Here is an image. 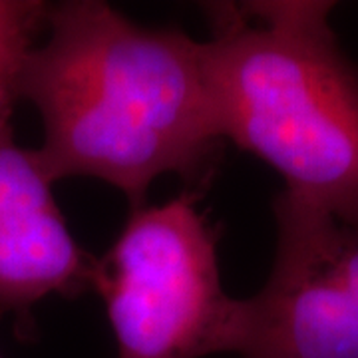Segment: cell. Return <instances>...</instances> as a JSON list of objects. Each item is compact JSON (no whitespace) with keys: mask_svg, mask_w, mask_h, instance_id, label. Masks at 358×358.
I'll return each mask as SVG.
<instances>
[{"mask_svg":"<svg viewBox=\"0 0 358 358\" xmlns=\"http://www.w3.org/2000/svg\"><path fill=\"white\" fill-rule=\"evenodd\" d=\"M94 265L68 229L34 150L16 143L10 117L0 120V313L14 315L24 336L36 303L92 289Z\"/></svg>","mask_w":358,"mask_h":358,"instance_id":"5b68a950","label":"cell"},{"mask_svg":"<svg viewBox=\"0 0 358 358\" xmlns=\"http://www.w3.org/2000/svg\"><path fill=\"white\" fill-rule=\"evenodd\" d=\"M42 36L18 98L42 120L34 155L52 183L102 179L136 209L159 176L207 181L223 136L199 40L138 24L100 0L48 4Z\"/></svg>","mask_w":358,"mask_h":358,"instance_id":"6da1fadb","label":"cell"},{"mask_svg":"<svg viewBox=\"0 0 358 358\" xmlns=\"http://www.w3.org/2000/svg\"><path fill=\"white\" fill-rule=\"evenodd\" d=\"M199 193L131 209L110 251L96 259L117 358H205L231 352L237 299L223 291L217 231Z\"/></svg>","mask_w":358,"mask_h":358,"instance_id":"3957f363","label":"cell"},{"mask_svg":"<svg viewBox=\"0 0 358 358\" xmlns=\"http://www.w3.org/2000/svg\"><path fill=\"white\" fill-rule=\"evenodd\" d=\"M0 358H2V357H0Z\"/></svg>","mask_w":358,"mask_h":358,"instance_id":"52a82bcc","label":"cell"},{"mask_svg":"<svg viewBox=\"0 0 358 358\" xmlns=\"http://www.w3.org/2000/svg\"><path fill=\"white\" fill-rule=\"evenodd\" d=\"M265 287L237 299L231 352L243 358H358V227L281 192Z\"/></svg>","mask_w":358,"mask_h":358,"instance_id":"277c9868","label":"cell"},{"mask_svg":"<svg viewBox=\"0 0 358 358\" xmlns=\"http://www.w3.org/2000/svg\"><path fill=\"white\" fill-rule=\"evenodd\" d=\"M48 4L38 0H0V120L13 117L28 52L44 32Z\"/></svg>","mask_w":358,"mask_h":358,"instance_id":"8992f818","label":"cell"},{"mask_svg":"<svg viewBox=\"0 0 358 358\" xmlns=\"http://www.w3.org/2000/svg\"><path fill=\"white\" fill-rule=\"evenodd\" d=\"M207 84L223 140L273 167L291 197L358 227V66L333 2L201 4Z\"/></svg>","mask_w":358,"mask_h":358,"instance_id":"7a4b0ae2","label":"cell"}]
</instances>
